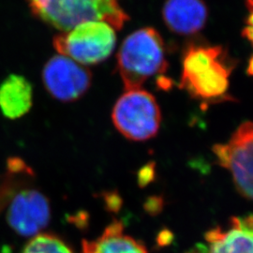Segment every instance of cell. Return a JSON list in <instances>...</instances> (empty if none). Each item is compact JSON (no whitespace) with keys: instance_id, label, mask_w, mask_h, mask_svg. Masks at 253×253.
Returning a JSON list of instances; mask_svg holds the SVG:
<instances>
[{"instance_id":"16","label":"cell","mask_w":253,"mask_h":253,"mask_svg":"<svg viewBox=\"0 0 253 253\" xmlns=\"http://www.w3.org/2000/svg\"><path fill=\"white\" fill-rule=\"evenodd\" d=\"M246 4H247V7L250 10V12H253V0H246Z\"/></svg>"},{"instance_id":"12","label":"cell","mask_w":253,"mask_h":253,"mask_svg":"<svg viewBox=\"0 0 253 253\" xmlns=\"http://www.w3.org/2000/svg\"><path fill=\"white\" fill-rule=\"evenodd\" d=\"M33 88L26 77L10 74L0 84V110L9 119L22 118L32 107Z\"/></svg>"},{"instance_id":"4","label":"cell","mask_w":253,"mask_h":253,"mask_svg":"<svg viewBox=\"0 0 253 253\" xmlns=\"http://www.w3.org/2000/svg\"><path fill=\"white\" fill-rule=\"evenodd\" d=\"M112 119L118 131L131 141H146L157 135L161 109L152 94L139 89L126 90L116 102Z\"/></svg>"},{"instance_id":"9","label":"cell","mask_w":253,"mask_h":253,"mask_svg":"<svg viewBox=\"0 0 253 253\" xmlns=\"http://www.w3.org/2000/svg\"><path fill=\"white\" fill-rule=\"evenodd\" d=\"M230 73L231 68L222 55L201 73L187 79H181L180 86L188 91L191 97L212 102L220 100L226 94Z\"/></svg>"},{"instance_id":"14","label":"cell","mask_w":253,"mask_h":253,"mask_svg":"<svg viewBox=\"0 0 253 253\" xmlns=\"http://www.w3.org/2000/svg\"><path fill=\"white\" fill-rule=\"evenodd\" d=\"M242 35L253 43V11L247 20V27H245Z\"/></svg>"},{"instance_id":"11","label":"cell","mask_w":253,"mask_h":253,"mask_svg":"<svg viewBox=\"0 0 253 253\" xmlns=\"http://www.w3.org/2000/svg\"><path fill=\"white\" fill-rule=\"evenodd\" d=\"M82 253H148L145 245L124 232V225L114 220L92 240H83Z\"/></svg>"},{"instance_id":"2","label":"cell","mask_w":253,"mask_h":253,"mask_svg":"<svg viewBox=\"0 0 253 253\" xmlns=\"http://www.w3.org/2000/svg\"><path fill=\"white\" fill-rule=\"evenodd\" d=\"M34 16L63 32L78 25L105 22L115 29H121L128 20L119 0H27Z\"/></svg>"},{"instance_id":"15","label":"cell","mask_w":253,"mask_h":253,"mask_svg":"<svg viewBox=\"0 0 253 253\" xmlns=\"http://www.w3.org/2000/svg\"><path fill=\"white\" fill-rule=\"evenodd\" d=\"M248 74L249 75H251V76H253V55L251 57V59H250V62H249V66H248Z\"/></svg>"},{"instance_id":"1","label":"cell","mask_w":253,"mask_h":253,"mask_svg":"<svg viewBox=\"0 0 253 253\" xmlns=\"http://www.w3.org/2000/svg\"><path fill=\"white\" fill-rule=\"evenodd\" d=\"M163 37L144 27L126 37L118 54V72L126 90L139 89L149 78L167 71Z\"/></svg>"},{"instance_id":"7","label":"cell","mask_w":253,"mask_h":253,"mask_svg":"<svg viewBox=\"0 0 253 253\" xmlns=\"http://www.w3.org/2000/svg\"><path fill=\"white\" fill-rule=\"evenodd\" d=\"M91 73L65 55L53 56L42 70V81L52 97L61 101L80 99L91 85Z\"/></svg>"},{"instance_id":"13","label":"cell","mask_w":253,"mask_h":253,"mask_svg":"<svg viewBox=\"0 0 253 253\" xmlns=\"http://www.w3.org/2000/svg\"><path fill=\"white\" fill-rule=\"evenodd\" d=\"M22 253H74L62 239L50 234H39L26 245Z\"/></svg>"},{"instance_id":"5","label":"cell","mask_w":253,"mask_h":253,"mask_svg":"<svg viewBox=\"0 0 253 253\" xmlns=\"http://www.w3.org/2000/svg\"><path fill=\"white\" fill-rule=\"evenodd\" d=\"M213 151L219 164L231 173L237 190L253 200V122H245L225 144Z\"/></svg>"},{"instance_id":"10","label":"cell","mask_w":253,"mask_h":253,"mask_svg":"<svg viewBox=\"0 0 253 253\" xmlns=\"http://www.w3.org/2000/svg\"><path fill=\"white\" fill-rule=\"evenodd\" d=\"M163 17L173 33L192 35L205 27L208 8L203 0H166Z\"/></svg>"},{"instance_id":"6","label":"cell","mask_w":253,"mask_h":253,"mask_svg":"<svg viewBox=\"0 0 253 253\" xmlns=\"http://www.w3.org/2000/svg\"><path fill=\"white\" fill-rule=\"evenodd\" d=\"M7 204V221L9 227L22 236L39 235L50 221L49 201L36 189L25 188L15 191Z\"/></svg>"},{"instance_id":"3","label":"cell","mask_w":253,"mask_h":253,"mask_svg":"<svg viewBox=\"0 0 253 253\" xmlns=\"http://www.w3.org/2000/svg\"><path fill=\"white\" fill-rule=\"evenodd\" d=\"M115 28L105 22L91 21L54 37V49L73 61L84 65L103 62L116 45Z\"/></svg>"},{"instance_id":"8","label":"cell","mask_w":253,"mask_h":253,"mask_svg":"<svg viewBox=\"0 0 253 253\" xmlns=\"http://www.w3.org/2000/svg\"><path fill=\"white\" fill-rule=\"evenodd\" d=\"M207 253H253V214L235 217L205 235Z\"/></svg>"}]
</instances>
